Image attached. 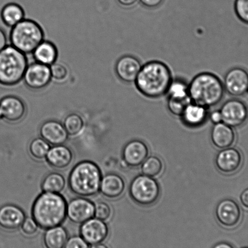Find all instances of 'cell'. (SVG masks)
<instances>
[{"label":"cell","mask_w":248,"mask_h":248,"mask_svg":"<svg viewBox=\"0 0 248 248\" xmlns=\"http://www.w3.org/2000/svg\"><path fill=\"white\" fill-rule=\"evenodd\" d=\"M172 79V72L168 65L153 60L142 65L134 83L144 97L155 99L167 94Z\"/></svg>","instance_id":"obj_1"},{"label":"cell","mask_w":248,"mask_h":248,"mask_svg":"<svg viewBox=\"0 0 248 248\" xmlns=\"http://www.w3.org/2000/svg\"><path fill=\"white\" fill-rule=\"evenodd\" d=\"M32 218L44 230L60 226L67 216V203L59 193L45 192L35 200Z\"/></svg>","instance_id":"obj_2"},{"label":"cell","mask_w":248,"mask_h":248,"mask_svg":"<svg viewBox=\"0 0 248 248\" xmlns=\"http://www.w3.org/2000/svg\"><path fill=\"white\" fill-rule=\"evenodd\" d=\"M225 90L223 81L211 72H202L189 83V95L192 102L210 108L223 100Z\"/></svg>","instance_id":"obj_3"},{"label":"cell","mask_w":248,"mask_h":248,"mask_svg":"<svg viewBox=\"0 0 248 248\" xmlns=\"http://www.w3.org/2000/svg\"><path fill=\"white\" fill-rule=\"evenodd\" d=\"M102 172L99 167L91 161H81L72 169L69 186L79 197H92L100 191Z\"/></svg>","instance_id":"obj_4"},{"label":"cell","mask_w":248,"mask_h":248,"mask_svg":"<svg viewBox=\"0 0 248 248\" xmlns=\"http://www.w3.org/2000/svg\"><path fill=\"white\" fill-rule=\"evenodd\" d=\"M28 66L26 54L12 45L0 52V85L12 86L22 80Z\"/></svg>","instance_id":"obj_5"},{"label":"cell","mask_w":248,"mask_h":248,"mask_svg":"<svg viewBox=\"0 0 248 248\" xmlns=\"http://www.w3.org/2000/svg\"><path fill=\"white\" fill-rule=\"evenodd\" d=\"M44 38V31L39 24L29 19L12 28L10 33L11 45L25 54H32Z\"/></svg>","instance_id":"obj_6"},{"label":"cell","mask_w":248,"mask_h":248,"mask_svg":"<svg viewBox=\"0 0 248 248\" xmlns=\"http://www.w3.org/2000/svg\"><path fill=\"white\" fill-rule=\"evenodd\" d=\"M129 194L133 201L139 205H153L160 196V186L154 178L139 175L132 180L129 187Z\"/></svg>","instance_id":"obj_7"},{"label":"cell","mask_w":248,"mask_h":248,"mask_svg":"<svg viewBox=\"0 0 248 248\" xmlns=\"http://www.w3.org/2000/svg\"><path fill=\"white\" fill-rule=\"evenodd\" d=\"M225 92L238 98L248 94V71L242 67H234L226 72L223 81Z\"/></svg>","instance_id":"obj_8"},{"label":"cell","mask_w":248,"mask_h":248,"mask_svg":"<svg viewBox=\"0 0 248 248\" xmlns=\"http://www.w3.org/2000/svg\"><path fill=\"white\" fill-rule=\"evenodd\" d=\"M220 111L222 122L232 127L242 126L248 119L247 105L237 98L226 101L221 106Z\"/></svg>","instance_id":"obj_9"},{"label":"cell","mask_w":248,"mask_h":248,"mask_svg":"<svg viewBox=\"0 0 248 248\" xmlns=\"http://www.w3.org/2000/svg\"><path fill=\"white\" fill-rule=\"evenodd\" d=\"M23 79L31 90H43L49 85L52 79L50 67L36 62L28 64Z\"/></svg>","instance_id":"obj_10"},{"label":"cell","mask_w":248,"mask_h":248,"mask_svg":"<svg viewBox=\"0 0 248 248\" xmlns=\"http://www.w3.org/2000/svg\"><path fill=\"white\" fill-rule=\"evenodd\" d=\"M95 205L89 200L78 197L67 204V216L72 222L82 224L94 216Z\"/></svg>","instance_id":"obj_11"},{"label":"cell","mask_w":248,"mask_h":248,"mask_svg":"<svg viewBox=\"0 0 248 248\" xmlns=\"http://www.w3.org/2000/svg\"><path fill=\"white\" fill-rule=\"evenodd\" d=\"M217 219L226 228H233L239 223L242 211L237 202L230 199L219 202L216 209Z\"/></svg>","instance_id":"obj_12"},{"label":"cell","mask_w":248,"mask_h":248,"mask_svg":"<svg viewBox=\"0 0 248 248\" xmlns=\"http://www.w3.org/2000/svg\"><path fill=\"white\" fill-rule=\"evenodd\" d=\"M109 233L107 223L97 218H91L82 223L80 228L81 237L88 244L101 243L107 238Z\"/></svg>","instance_id":"obj_13"},{"label":"cell","mask_w":248,"mask_h":248,"mask_svg":"<svg viewBox=\"0 0 248 248\" xmlns=\"http://www.w3.org/2000/svg\"><path fill=\"white\" fill-rule=\"evenodd\" d=\"M242 154L234 148L223 149L219 152L216 158V165L219 171L231 174L237 171L242 165Z\"/></svg>","instance_id":"obj_14"},{"label":"cell","mask_w":248,"mask_h":248,"mask_svg":"<svg viewBox=\"0 0 248 248\" xmlns=\"http://www.w3.org/2000/svg\"><path fill=\"white\" fill-rule=\"evenodd\" d=\"M142 65L137 57L125 55L117 60L115 66V73L119 78L124 83H134Z\"/></svg>","instance_id":"obj_15"},{"label":"cell","mask_w":248,"mask_h":248,"mask_svg":"<svg viewBox=\"0 0 248 248\" xmlns=\"http://www.w3.org/2000/svg\"><path fill=\"white\" fill-rule=\"evenodd\" d=\"M0 108L3 119L11 123H16L25 116L26 107L21 98L14 95H8L0 100Z\"/></svg>","instance_id":"obj_16"},{"label":"cell","mask_w":248,"mask_h":248,"mask_svg":"<svg viewBox=\"0 0 248 248\" xmlns=\"http://www.w3.org/2000/svg\"><path fill=\"white\" fill-rule=\"evenodd\" d=\"M149 149L143 141L134 140L126 144L123 151V158L127 166L137 168L148 158Z\"/></svg>","instance_id":"obj_17"},{"label":"cell","mask_w":248,"mask_h":248,"mask_svg":"<svg viewBox=\"0 0 248 248\" xmlns=\"http://www.w3.org/2000/svg\"><path fill=\"white\" fill-rule=\"evenodd\" d=\"M25 218V214L22 209L14 204H5L0 208V227L4 230H18Z\"/></svg>","instance_id":"obj_18"},{"label":"cell","mask_w":248,"mask_h":248,"mask_svg":"<svg viewBox=\"0 0 248 248\" xmlns=\"http://www.w3.org/2000/svg\"><path fill=\"white\" fill-rule=\"evenodd\" d=\"M40 134L43 139L54 146L63 144L69 136L63 124L56 120L43 123L40 128Z\"/></svg>","instance_id":"obj_19"},{"label":"cell","mask_w":248,"mask_h":248,"mask_svg":"<svg viewBox=\"0 0 248 248\" xmlns=\"http://www.w3.org/2000/svg\"><path fill=\"white\" fill-rule=\"evenodd\" d=\"M211 141L218 149L230 148L234 143L235 133L233 127L223 122L214 124L211 133Z\"/></svg>","instance_id":"obj_20"},{"label":"cell","mask_w":248,"mask_h":248,"mask_svg":"<svg viewBox=\"0 0 248 248\" xmlns=\"http://www.w3.org/2000/svg\"><path fill=\"white\" fill-rule=\"evenodd\" d=\"M125 189V182L120 175L108 174L102 177L100 191L109 199H117L121 196Z\"/></svg>","instance_id":"obj_21"},{"label":"cell","mask_w":248,"mask_h":248,"mask_svg":"<svg viewBox=\"0 0 248 248\" xmlns=\"http://www.w3.org/2000/svg\"><path fill=\"white\" fill-rule=\"evenodd\" d=\"M208 108L190 102L181 115L182 121L190 127L201 126L209 117Z\"/></svg>","instance_id":"obj_22"},{"label":"cell","mask_w":248,"mask_h":248,"mask_svg":"<svg viewBox=\"0 0 248 248\" xmlns=\"http://www.w3.org/2000/svg\"><path fill=\"white\" fill-rule=\"evenodd\" d=\"M46 160L52 167L62 170L69 167L73 160V154L68 147L61 144L49 149Z\"/></svg>","instance_id":"obj_23"},{"label":"cell","mask_w":248,"mask_h":248,"mask_svg":"<svg viewBox=\"0 0 248 248\" xmlns=\"http://www.w3.org/2000/svg\"><path fill=\"white\" fill-rule=\"evenodd\" d=\"M36 62L51 66L57 62L58 50L54 43L43 40L32 53Z\"/></svg>","instance_id":"obj_24"},{"label":"cell","mask_w":248,"mask_h":248,"mask_svg":"<svg viewBox=\"0 0 248 248\" xmlns=\"http://www.w3.org/2000/svg\"><path fill=\"white\" fill-rule=\"evenodd\" d=\"M68 239V234L62 226L48 229L44 235V243L46 248H63Z\"/></svg>","instance_id":"obj_25"},{"label":"cell","mask_w":248,"mask_h":248,"mask_svg":"<svg viewBox=\"0 0 248 248\" xmlns=\"http://www.w3.org/2000/svg\"><path fill=\"white\" fill-rule=\"evenodd\" d=\"M25 13L21 6L9 3L3 7L1 12L2 21L8 27L13 28L25 19Z\"/></svg>","instance_id":"obj_26"},{"label":"cell","mask_w":248,"mask_h":248,"mask_svg":"<svg viewBox=\"0 0 248 248\" xmlns=\"http://www.w3.org/2000/svg\"><path fill=\"white\" fill-rule=\"evenodd\" d=\"M65 185L66 180L63 175L59 172H52L43 180L42 189L44 192L60 193L64 189Z\"/></svg>","instance_id":"obj_27"},{"label":"cell","mask_w":248,"mask_h":248,"mask_svg":"<svg viewBox=\"0 0 248 248\" xmlns=\"http://www.w3.org/2000/svg\"><path fill=\"white\" fill-rule=\"evenodd\" d=\"M168 98L172 99L191 100L189 95V84L181 78H173L168 89Z\"/></svg>","instance_id":"obj_28"},{"label":"cell","mask_w":248,"mask_h":248,"mask_svg":"<svg viewBox=\"0 0 248 248\" xmlns=\"http://www.w3.org/2000/svg\"><path fill=\"white\" fill-rule=\"evenodd\" d=\"M163 170V161L156 156H148L141 165L143 174L153 178L160 175Z\"/></svg>","instance_id":"obj_29"},{"label":"cell","mask_w":248,"mask_h":248,"mask_svg":"<svg viewBox=\"0 0 248 248\" xmlns=\"http://www.w3.org/2000/svg\"><path fill=\"white\" fill-rule=\"evenodd\" d=\"M63 126L70 136H77L80 133L84 127L83 119L77 114H71L65 118Z\"/></svg>","instance_id":"obj_30"},{"label":"cell","mask_w":248,"mask_h":248,"mask_svg":"<svg viewBox=\"0 0 248 248\" xmlns=\"http://www.w3.org/2000/svg\"><path fill=\"white\" fill-rule=\"evenodd\" d=\"M50 149L49 143L44 139L41 138L33 140L30 145L31 155L37 160H43L46 157Z\"/></svg>","instance_id":"obj_31"},{"label":"cell","mask_w":248,"mask_h":248,"mask_svg":"<svg viewBox=\"0 0 248 248\" xmlns=\"http://www.w3.org/2000/svg\"><path fill=\"white\" fill-rule=\"evenodd\" d=\"M190 102H191V100H181L168 98V109L175 116L181 117L185 108Z\"/></svg>","instance_id":"obj_32"},{"label":"cell","mask_w":248,"mask_h":248,"mask_svg":"<svg viewBox=\"0 0 248 248\" xmlns=\"http://www.w3.org/2000/svg\"><path fill=\"white\" fill-rule=\"evenodd\" d=\"M49 67L52 78L55 81H63L68 77V69L64 64L55 62Z\"/></svg>","instance_id":"obj_33"},{"label":"cell","mask_w":248,"mask_h":248,"mask_svg":"<svg viewBox=\"0 0 248 248\" xmlns=\"http://www.w3.org/2000/svg\"><path fill=\"white\" fill-rule=\"evenodd\" d=\"M234 11L238 18L248 25V0H235Z\"/></svg>","instance_id":"obj_34"},{"label":"cell","mask_w":248,"mask_h":248,"mask_svg":"<svg viewBox=\"0 0 248 248\" xmlns=\"http://www.w3.org/2000/svg\"><path fill=\"white\" fill-rule=\"evenodd\" d=\"M95 211L94 216L95 218L101 220L106 221L108 220L111 216L112 210L110 206L105 202H98L94 204Z\"/></svg>","instance_id":"obj_35"},{"label":"cell","mask_w":248,"mask_h":248,"mask_svg":"<svg viewBox=\"0 0 248 248\" xmlns=\"http://www.w3.org/2000/svg\"><path fill=\"white\" fill-rule=\"evenodd\" d=\"M38 225L33 218H26L21 225V230L25 234L32 235L37 232Z\"/></svg>","instance_id":"obj_36"},{"label":"cell","mask_w":248,"mask_h":248,"mask_svg":"<svg viewBox=\"0 0 248 248\" xmlns=\"http://www.w3.org/2000/svg\"><path fill=\"white\" fill-rule=\"evenodd\" d=\"M64 248H89V245L80 236L76 235L67 239Z\"/></svg>","instance_id":"obj_37"},{"label":"cell","mask_w":248,"mask_h":248,"mask_svg":"<svg viewBox=\"0 0 248 248\" xmlns=\"http://www.w3.org/2000/svg\"><path fill=\"white\" fill-rule=\"evenodd\" d=\"M163 1L164 0H139L142 5L150 9L158 8L163 3Z\"/></svg>","instance_id":"obj_38"},{"label":"cell","mask_w":248,"mask_h":248,"mask_svg":"<svg viewBox=\"0 0 248 248\" xmlns=\"http://www.w3.org/2000/svg\"><path fill=\"white\" fill-rule=\"evenodd\" d=\"M209 117L214 124L222 122V117H221L220 110H215V111L211 112V114H209Z\"/></svg>","instance_id":"obj_39"},{"label":"cell","mask_w":248,"mask_h":248,"mask_svg":"<svg viewBox=\"0 0 248 248\" xmlns=\"http://www.w3.org/2000/svg\"><path fill=\"white\" fill-rule=\"evenodd\" d=\"M118 3L124 8H132L138 3L139 0H117Z\"/></svg>","instance_id":"obj_40"},{"label":"cell","mask_w":248,"mask_h":248,"mask_svg":"<svg viewBox=\"0 0 248 248\" xmlns=\"http://www.w3.org/2000/svg\"><path fill=\"white\" fill-rule=\"evenodd\" d=\"M7 43L8 40H7L6 33L1 28H0V52L8 46Z\"/></svg>","instance_id":"obj_41"},{"label":"cell","mask_w":248,"mask_h":248,"mask_svg":"<svg viewBox=\"0 0 248 248\" xmlns=\"http://www.w3.org/2000/svg\"><path fill=\"white\" fill-rule=\"evenodd\" d=\"M241 203L245 208L248 209V188L242 192L240 197Z\"/></svg>","instance_id":"obj_42"},{"label":"cell","mask_w":248,"mask_h":248,"mask_svg":"<svg viewBox=\"0 0 248 248\" xmlns=\"http://www.w3.org/2000/svg\"><path fill=\"white\" fill-rule=\"evenodd\" d=\"M213 248H233L232 246H231L230 244H229L228 243L225 242H221L219 243L218 244L214 246Z\"/></svg>","instance_id":"obj_43"},{"label":"cell","mask_w":248,"mask_h":248,"mask_svg":"<svg viewBox=\"0 0 248 248\" xmlns=\"http://www.w3.org/2000/svg\"><path fill=\"white\" fill-rule=\"evenodd\" d=\"M91 248H108L107 246L102 243H98V244L93 245Z\"/></svg>","instance_id":"obj_44"},{"label":"cell","mask_w":248,"mask_h":248,"mask_svg":"<svg viewBox=\"0 0 248 248\" xmlns=\"http://www.w3.org/2000/svg\"><path fill=\"white\" fill-rule=\"evenodd\" d=\"M3 119V114H2L1 108H0V119Z\"/></svg>","instance_id":"obj_45"}]
</instances>
